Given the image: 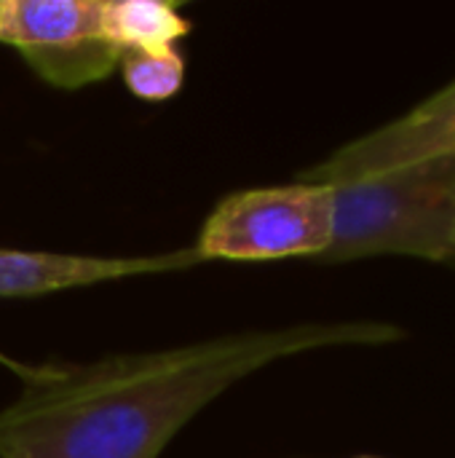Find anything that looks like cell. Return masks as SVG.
<instances>
[{"instance_id": "7a4b0ae2", "label": "cell", "mask_w": 455, "mask_h": 458, "mask_svg": "<svg viewBox=\"0 0 455 458\" xmlns=\"http://www.w3.org/2000/svg\"><path fill=\"white\" fill-rule=\"evenodd\" d=\"M333 188V242L322 263L378 255L453 260L455 158L389 169Z\"/></svg>"}, {"instance_id": "9c48e42d", "label": "cell", "mask_w": 455, "mask_h": 458, "mask_svg": "<svg viewBox=\"0 0 455 458\" xmlns=\"http://www.w3.org/2000/svg\"><path fill=\"white\" fill-rule=\"evenodd\" d=\"M118 67L123 72L129 91L150 102L174 97L182 89V78H185V62L174 48H156V51L131 48L121 54Z\"/></svg>"}, {"instance_id": "5b68a950", "label": "cell", "mask_w": 455, "mask_h": 458, "mask_svg": "<svg viewBox=\"0 0 455 458\" xmlns=\"http://www.w3.org/2000/svg\"><path fill=\"white\" fill-rule=\"evenodd\" d=\"M201 263L196 247L145 258H94L62 252L0 250V298H35L129 276L169 274Z\"/></svg>"}, {"instance_id": "277c9868", "label": "cell", "mask_w": 455, "mask_h": 458, "mask_svg": "<svg viewBox=\"0 0 455 458\" xmlns=\"http://www.w3.org/2000/svg\"><path fill=\"white\" fill-rule=\"evenodd\" d=\"M437 158H455V81L408 115L357 137L322 164L300 172L298 182L335 185Z\"/></svg>"}, {"instance_id": "8fae6325", "label": "cell", "mask_w": 455, "mask_h": 458, "mask_svg": "<svg viewBox=\"0 0 455 458\" xmlns=\"http://www.w3.org/2000/svg\"><path fill=\"white\" fill-rule=\"evenodd\" d=\"M3 8H5V0H0V21H3Z\"/></svg>"}, {"instance_id": "3957f363", "label": "cell", "mask_w": 455, "mask_h": 458, "mask_svg": "<svg viewBox=\"0 0 455 458\" xmlns=\"http://www.w3.org/2000/svg\"><path fill=\"white\" fill-rule=\"evenodd\" d=\"M333 242V188L292 182L223 199L206 217L201 260L322 258Z\"/></svg>"}, {"instance_id": "7c38bea8", "label": "cell", "mask_w": 455, "mask_h": 458, "mask_svg": "<svg viewBox=\"0 0 455 458\" xmlns=\"http://www.w3.org/2000/svg\"><path fill=\"white\" fill-rule=\"evenodd\" d=\"M359 458H373V456H359Z\"/></svg>"}, {"instance_id": "30bf717a", "label": "cell", "mask_w": 455, "mask_h": 458, "mask_svg": "<svg viewBox=\"0 0 455 458\" xmlns=\"http://www.w3.org/2000/svg\"><path fill=\"white\" fill-rule=\"evenodd\" d=\"M451 247H453V260H455V217H453V233H451Z\"/></svg>"}, {"instance_id": "6da1fadb", "label": "cell", "mask_w": 455, "mask_h": 458, "mask_svg": "<svg viewBox=\"0 0 455 458\" xmlns=\"http://www.w3.org/2000/svg\"><path fill=\"white\" fill-rule=\"evenodd\" d=\"M386 322H308L249 330L145 354L21 370L0 408V458H158L166 443L241 378L303 352L381 346Z\"/></svg>"}, {"instance_id": "ba28073f", "label": "cell", "mask_w": 455, "mask_h": 458, "mask_svg": "<svg viewBox=\"0 0 455 458\" xmlns=\"http://www.w3.org/2000/svg\"><path fill=\"white\" fill-rule=\"evenodd\" d=\"M121 54L123 51L102 35L56 48L24 51L21 56L46 83L56 89H80L107 78L118 67Z\"/></svg>"}, {"instance_id": "52a82bcc", "label": "cell", "mask_w": 455, "mask_h": 458, "mask_svg": "<svg viewBox=\"0 0 455 458\" xmlns=\"http://www.w3.org/2000/svg\"><path fill=\"white\" fill-rule=\"evenodd\" d=\"M190 32L177 5L164 0H102V35L121 51L174 48Z\"/></svg>"}, {"instance_id": "8992f818", "label": "cell", "mask_w": 455, "mask_h": 458, "mask_svg": "<svg viewBox=\"0 0 455 458\" xmlns=\"http://www.w3.org/2000/svg\"><path fill=\"white\" fill-rule=\"evenodd\" d=\"M102 38V0H5L0 43L24 51Z\"/></svg>"}]
</instances>
